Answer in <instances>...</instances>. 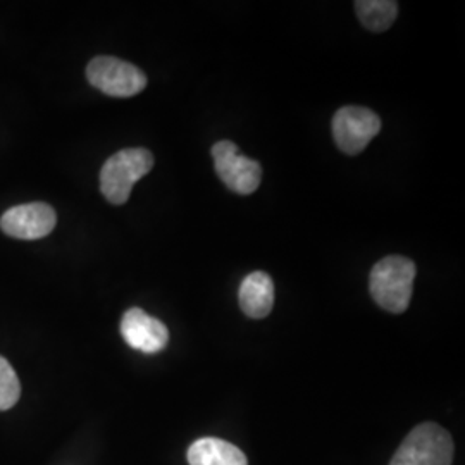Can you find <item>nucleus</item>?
Segmentation results:
<instances>
[{"label": "nucleus", "instance_id": "obj_1", "mask_svg": "<svg viewBox=\"0 0 465 465\" xmlns=\"http://www.w3.org/2000/svg\"><path fill=\"white\" fill-rule=\"evenodd\" d=\"M417 267L401 255H388L371 271L369 290L374 302L391 314H401L412 299Z\"/></svg>", "mask_w": 465, "mask_h": 465}, {"label": "nucleus", "instance_id": "obj_2", "mask_svg": "<svg viewBox=\"0 0 465 465\" xmlns=\"http://www.w3.org/2000/svg\"><path fill=\"white\" fill-rule=\"evenodd\" d=\"M153 167V155L147 149H124L105 161L100 171V192L114 205L126 203L134 183Z\"/></svg>", "mask_w": 465, "mask_h": 465}, {"label": "nucleus", "instance_id": "obj_3", "mask_svg": "<svg viewBox=\"0 0 465 465\" xmlns=\"http://www.w3.org/2000/svg\"><path fill=\"white\" fill-rule=\"evenodd\" d=\"M455 445L436 422L419 424L405 436L390 465H451Z\"/></svg>", "mask_w": 465, "mask_h": 465}, {"label": "nucleus", "instance_id": "obj_4", "mask_svg": "<svg viewBox=\"0 0 465 465\" xmlns=\"http://www.w3.org/2000/svg\"><path fill=\"white\" fill-rule=\"evenodd\" d=\"M86 78L92 86L111 97H134L147 86V76L142 69L107 55L90 61Z\"/></svg>", "mask_w": 465, "mask_h": 465}, {"label": "nucleus", "instance_id": "obj_5", "mask_svg": "<svg viewBox=\"0 0 465 465\" xmlns=\"http://www.w3.org/2000/svg\"><path fill=\"white\" fill-rule=\"evenodd\" d=\"M380 130L381 119L367 107L347 105L332 117V138L338 149L349 155H357L366 150Z\"/></svg>", "mask_w": 465, "mask_h": 465}, {"label": "nucleus", "instance_id": "obj_6", "mask_svg": "<svg viewBox=\"0 0 465 465\" xmlns=\"http://www.w3.org/2000/svg\"><path fill=\"white\" fill-rule=\"evenodd\" d=\"M211 152L217 176L232 192L250 195L259 188L262 180V167L257 161L242 155L232 142H217Z\"/></svg>", "mask_w": 465, "mask_h": 465}, {"label": "nucleus", "instance_id": "obj_7", "mask_svg": "<svg viewBox=\"0 0 465 465\" xmlns=\"http://www.w3.org/2000/svg\"><path fill=\"white\" fill-rule=\"evenodd\" d=\"M57 224L55 211L49 203L32 202L16 205L0 217V230L17 240H38L54 232Z\"/></svg>", "mask_w": 465, "mask_h": 465}, {"label": "nucleus", "instance_id": "obj_8", "mask_svg": "<svg viewBox=\"0 0 465 465\" xmlns=\"http://www.w3.org/2000/svg\"><path fill=\"white\" fill-rule=\"evenodd\" d=\"M121 334L132 349L142 353H159L166 349L169 341L166 326L138 307L124 312L121 321Z\"/></svg>", "mask_w": 465, "mask_h": 465}, {"label": "nucleus", "instance_id": "obj_9", "mask_svg": "<svg viewBox=\"0 0 465 465\" xmlns=\"http://www.w3.org/2000/svg\"><path fill=\"white\" fill-rule=\"evenodd\" d=\"M238 300L242 311L252 319H264L271 314L274 305V282L271 276L255 271L242 282Z\"/></svg>", "mask_w": 465, "mask_h": 465}, {"label": "nucleus", "instance_id": "obj_10", "mask_svg": "<svg viewBox=\"0 0 465 465\" xmlns=\"http://www.w3.org/2000/svg\"><path fill=\"white\" fill-rule=\"evenodd\" d=\"M190 465H249L245 453L230 441L219 438H200L188 449Z\"/></svg>", "mask_w": 465, "mask_h": 465}, {"label": "nucleus", "instance_id": "obj_11", "mask_svg": "<svg viewBox=\"0 0 465 465\" xmlns=\"http://www.w3.org/2000/svg\"><path fill=\"white\" fill-rule=\"evenodd\" d=\"M357 16L369 32L381 34L395 23L399 4L393 0H359L355 2Z\"/></svg>", "mask_w": 465, "mask_h": 465}, {"label": "nucleus", "instance_id": "obj_12", "mask_svg": "<svg viewBox=\"0 0 465 465\" xmlns=\"http://www.w3.org/2000/svg\"><path fill=\"white\" fill-rule=\"evenodd\" d=\"M21 397V382L13 366L0 355V411H9Z\"/></svg>", "mask_w": 465, "mask_h": 465}]
</instances>
